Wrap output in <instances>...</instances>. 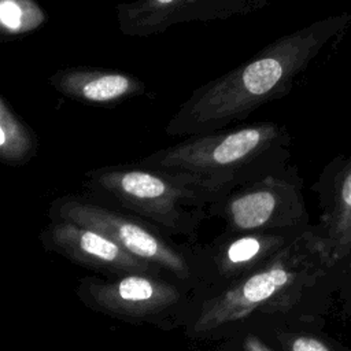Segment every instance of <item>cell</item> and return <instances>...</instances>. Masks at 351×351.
<instances>
[{"label": "cell", "instance_id": "6da1fadb", "mask_svg": "<svg viewBox=\"0 0 351 351\" xmlns=\"http://www.w3.org/2000/svg\"><path fill=\"white\" fill-rule=\"evenodd\" d=\"M337 281L339 265L329 261L311 225L263 267L204 298L184 333L217 341L250 326L324 329Z\"/></svg>", "mask_w": 351, "mask_h": 351}, {"label": "cell", "instance_id": "7a4b0ae2", "mask_svg": "<svg viewBox=\"0 0 351 351\" xmlns=\"http://www.w3.org/2000/svg\"><path fill=\"white\" fill-rule=\"evenodd\" d=\"M350 22L351 14L341 12L278 37L237 67L196 88L167 122L166 134L188 137L225 129L284 97L295 78Z\"/></svg>", "mask_w": 351, "mask_h": 351}, {"label": "cell", "instance_id": "3957f363", "mask_svg": "<svg viewBox=\"0 0 351 351\" xmlns=\"http://www.w3.org/2000/svg\"><path fill=\"white\" fill-rule=\"evenodd\" d=\"M291 143L284 125L259 121L188 136L137 162L178 174L221 199L292 165Z\"/></svg>", "mask_w": 351, "mask_h": 351}, {"label": "cell", "instance_id": "277c9868", "mask_svg": "<svg viewBox=\"0 0 351 351\" xmlns=\"http://www.w3.org/2000/svg\"><path fill=\"white\" fill-rule=\"evenodd\" d=\"M88 196L132 213L171 237L197 243L199 230L219 200L189 180L138 162L88 170L82 180Z\"/></svg>", "mask_w": 351, "mask_h": 351}, {"label": "cell", "instance_id": "5b68a950", "mask_svg": "<svg viewBox=\"0 0 351 351\" xmlns=\"http://www.w3.org/2000/svg\"><path fill=\"white\" fill-rule=\"evenodd\" d=\"M48 218L96 229L133 256L199 288L204 296L203 244L177 243L151 222L95 200L86 193H70L55 199L49 206Z\"/></svg>", "mask_w": 351, "mask_h": 351}, {"label": "cell", "instance_id": "8992f818", "mask_svg": "<svg viewBox=\"0 0 351 351\" xmlns=\"http://www.w3.org/2000/svg\"><path fill=\"white\" fill-rule=\"evenodd\" d=\"M75 293L95 313L163 330L185 328L203 299L199 288L171 276L133 273L81 278Z\"/></svg>", "mask_w": 351, "mask_h": 351}, {"label": "cell", "instance_id": "52a82bcc", "mask_svg": "<svg viewBox=\"0 0 351 351\" xmlns=\"http://www.w3.org/2000/svg\"><path fill=\"white\" fill-rule=\"evenodd\" d=\"M210 215L221 218L223 232L230 233L303 232L313 225L295 165L229 192L211 206Z\"/></svg>", "mask_w": 351, "mask_h": 351}, {"label": "cell", "instance_id": "ba28073f", "mask_svg": "<svg viewBox=\"0 0 351 351\" xmlns=\"http://www.w3.org/2000/svg\"><path fill=\"white\" fill-rule=\"evenodd\" d=\"M303 232H222L211 243L203 244V299L263 267Z\"/></svg>", "mask_w": 351, "mask_h": 351}, {"label": "cell", "instance_id": "9c48e42d", "mask_svg": "<svg viewBox=\"0 0 351 351\" xmlns=\"http://www.w3.org/2000/svg\"><path fill=\"white\" fill-rule=\"evenodd\" d=\"M270 0H133L118 3V29L130 37H148L188 22L223 21L265 7Z\"/></svg>", "mask_w": 351, "mask_h": 351}, {"label": "cell", "instance_id": "30bf717a", "mask_svg": "<svg viewBox=\"0 0 351 351\" xmlns=\"http://www.w3.org/2000/svg\"><path fill=\"white\" fill-rule=\"evenodd\" d=\"M40 241L44 250L59 254L99 276L117 277L133 273L170 276L133 256L104 233L81 223L49 219V223L40 233Z\"/></svg>", "mask_w": 351, "mask_h": 351}, {"label": "cell", "instance_id": "8fae6325", "mask_svg": "<svg viewBox=\"0 0 351 351\" xmlns=\"http://www.w3.org/2000/svg\"><path fill=\"white\" fill-rule=\"evenodd\" d=\"M313 191L319 218L313 225L333 265L351 256V154L333 158L321 171Z\"/></svg>", "mask_w": 351, "mask_h": 351}, {"label": "cell", "instance_id": "7c38bea8", "mask_svg": "<svg viewBox=\"0 0 351 351\" xmlns=\"http://www.w3.org/2000/svg\"><path fill=\"white\" fill-rule=\"evenodd\" d=\"M48 82L62 96L92 106H114L145 93L144 81L134 74L93 66L59 69Z\"/></svg>", "mask_w": 351, "mask_h": 351}, {"label": "cell", "instance_id": "4fadbf2b", "mask_svg": "<svg viewBox=\"0 0 351 351\" xmlns=\"http://www.w3.org/2000/svg\"><path fill=\"white\" fill-rule=\"evenodd\" d=\"M37 149L36 132L0 95V160L7 166H22L36 156Z\"/></svg>", "mask_w": 351, "mask_h": 351}, {"label": "cell", "instance_id": "5bb4252c", "mask_svg": "<svg viewBox=\"0 0 351 351\" xmlns=\"http://www.w3.org/2000/svg\"><path fill=\"white\" fill-rule=\"evenodd\" d=\"M255 329L261 330L278 351H351V347L317 328L262 326Z\"/></svg>", "mask_w": 351, "mask_h": 351}, {"label": "cell", "instance_id": "9a60e30c", "mask_svg": "<svg viewBox=\"0 0 351 351\" xmlns=\"http://www.w3.org/2000/svg\"><path fill=\"white\" fill-rule=\"evenodd\" d=\"M47 21V11L36 0H0V34L3 40L30 34Z\"/></svg>", "mask_w": 351, "mask_h": 351}, {"label": "cell", "instance_id": "2e32d148", "mask_svg": "<svg viewBox=\"0 0 351 351\" xmlns=\"http://www.w3.org/2000/svg\"><path fill=\"white\" fill-rule=\"evenodd\" d=\"M229 337H234L240 351H278L271 341L255 328H244Z\"/></svg>", "mask_w": 351, "mask_h": 351}, {"label": "cell", "instance_id": "e0dca14e", "mask_svg": "<svg viewBox=\"0 0 351 351\" xmlns=\"http://www.w3.org/2000/svg\"><path fill=\"white\" fill-rule=\"evenodd\" d=\"M336 302H339L343 315L351 318V256L339 263Z\"/></svg>", "mask_w": 351, "mask_h": 351}]
</instances>
